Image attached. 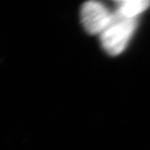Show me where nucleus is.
<instances>
[{
    "label": "nucleus",
    "instance_id": "obj_2",
    "mask_svg": "<svg viewBox=\"0 0 150 150\" xmlns=\"http://www.w3.org/2000/svg\"><path fill=\"white\" fill-rule=\"evenodd\" d=\"M112 18V14L98 2H88L82 8V23L90 34L102 33L110 23Z\"/></svg>",
    "mask_w": 150,
    "mask_h": 150
},
{
    "label": "nucleus",
    "instance_id": "obj_3",
    "mask_svg": "<svg viewBox=\"0 0 150 150\" xmlns=\"http://www.w3.org/2000/svg\"><path fill=\"white\" fill-rule=\"evenodd\" d=\"M118 12L123 17L129 18H135L138 14L145 11L150 5V1L148 0H126L117 1Z\"/></svg>",
    "mask_w": 150,
    "mask_h": 150
},
{
    "label": "nucleus",
    "instance_id": "obj_1",
    "mask_svg": "<svg viewBox=\"0 0 150 150\" xmlns=\"http://www.w3.org/2000/svg\"><path fill=\"white\" fill-rule=\"evenodd\" d=\"M136 27V19L123 17L118 12L112 14L110 23L101 33V43L108 54H121Z\"/></svg>",
    "mask_w": 150,
    "mask_h": 150
}]
</instances>
